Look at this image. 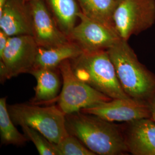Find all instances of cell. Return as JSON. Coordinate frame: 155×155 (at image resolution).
I'll return each instance as SVG.
<instances>
[{
  "label": "cell",
  "mask_w": 155,
  "mask_h": 155,
  "mask_svg": "<svg viewBox=\"0 0 155 155\" xmlns=\"http://www.w3.org/2000/svg\"><path fill=\"white\" fill-rule=\"evenodd\" d=\"M68 133L77 137L96 155H124L128 152L123 128L92 114L80 111L66 114Z\"/></svg>",
  "instance_id": "obj_1"
},
{
  "label": "cell",
  "mask_w": 155,
  "mask_h": 155,
  "mask_svg": "<svg viewBox=\"0 0 155 155\" xmlns=\"http://www.w3.org/2000/svg\"><path fill=\"white\" fill-rule=\"evenodd\" d=\"M122 89L134 99L146 101L155 93V75L139 61L127 40L107 50Z\"/></svg>",
  "instance_id": "obj_2"
},
{
  "label": "cell",
  "mask_w": 155,
  "mask_h": 155,
  "mask_svg": "<svg viewBox=\"0 0 155 155\" xmlns=\"http://www.w3.org/2000/svg\"><path fill=\"white\" fill-rule=\"evenodd\" d=\"M70 62L75 75L101 93L111 99L130 98L122 89L107 51L83 52Z\"/></svg>",
  "instance_id": "obj_3"
},
{
  "label": "cell",
  "mask_w": 155,
  "mask_h": 155,
  "mask_svg": "<svg viewBox=\"0 0 155 155\" xmlns=\"http://www.w3.org/2000/svg\"><path fill=\"white\" fill-rule=\"evenodd\" d=\"M12 120L17 125L33 127L54 144L59 143L69 134L66 114L58 106L40 107L35 104L8 105Z\"/></svg>",
  "instance_id": "obj_4"
},
{
  "label": "cell",
  "mask_w": 155,
  "mask_h": 155,
  "mask_svg": "<svg viewBox=\"0 0 155 155\" xmlns=\"http://www.w3.org/2000/svg\"><path fill=\"white\" fill-rule=\"evenodd\" d=\"M58 67L63 79V87L56 101L58 106L66 114L112 100L79 79L72 71L70 59L63 61Z\"/></svg>",
  "instance_id": "obj_5"
},
{
  "label": "cell",
  "mask_w": 155,
  "mask_h": 155,
  "mask_svg": "<svg viewBox=\"0 0 155 155\" xmlns=\"http://www.w3.org/2000/svg\"><path fill=\"white\" fill-rule=\"evenodd\" d=\"M117 32L128 41L155 23V0H118L113 15Z\"/></svg>",
  "instance_id": "obj_6"
},
{
  "label": "cell",
  "mask_w": 155,
  "mask_h": 155,
  "mask_svg": "<svg viewBox=\"0 0 155 155\" xmlns=\"http://www.w3.org/2000/svg\"><path fill=\"white\" fill-rule=\"evenodd\" d=\"M38 48L32 35L10 36L0 56L1 83L21 74H30L35 67Z\"/></svg>",
  "instance_id": "obj_7"
},
{
  "label": "cell",
  "mask_w": 155,
  "mask_h": 155,
  "mask_svg": "<svg viewBox=\"0 0 155 155\" xmlns=\"http://www.w3.org/2000/svg\"><path fill=\"white\" fill-rule=\"evenodd\" d=\"M78 17L79 22L68 38L83 52L107 51L122 39L116 28L90 18L82 12Z\"/></svg>",
  "instance_id": "obj_8"
},
{
  "label": "cell",
  "mask_w": 155,
  "mask_h": 155,
  "mask_svg": "<svg viewBox=\"0 0 155 155\" xmlns=\"http://www.w3.org/2000/svg\"><path fill=\"white\" fill-rule=\"evenodd\" d=\"M28 1L32 17V36L39 47L48 48L70 41L43 0Z\"/></svg>",
  "instance_id": "obj_9"
},
{
  "label": "cell",
  "mask_w": 155,
  "mask_h": 155,
  "mask_svg": "<svg viewBox=\"0 0 155 155\" xmlns=\"http://www.w3.org/2000/svg\"><path fill=\"white\" fill-rule=\"evenodd\" d=\"M110 122H129L150 118L147 102L132 98H115L82 110Z\"/></svg>",
  "instance_id": "obj_10"
},
{
  "label": "cell",
  "mask_w": 155,
  "mask_h": 155,
  "mask_svg": "<svg viewBox=\"0 0 155 155\" xmlns=\"http://www.w3.org/2000/svg\"><path fill=\"white\" fill-rule=\"evenodd\" d=\"M0 28L9 36H32V17L27 0L7 1L0 12Z\"/></svg>",
  "instance_id": "obj_11"
},
{
  "label": "cell",
  "mask_w": 155,
  "mask_h": 155,
  "mask_svg": "<svg viewBox=\"0 0 155 155\" xmlns=\"http://www.w3.org/2000/svg\"><path fill=\"white\" fill-rule=\"evenodd\" d=\"M123 132L128 152L155 155V121L150 118L127 122Z\"/></svg>",
  "instance_id": "obj_12"
},
{
  "label": "cell",
  "mask_w": 155,
  "mask_h": 155,
  "mask_svg": "<svg viewBox=\"0 0 155 155\" xmlns=\"http://www.w3.org/2000/svg\"><path fill=\"white\" fill-rule=\"evenodd\" d=\"M30 74L37 81L33 104L57 100L61 86L59 67L34 68Z\"/></svg>",
  "instance_id": "obj_13"
},
{
  "label": "cell",
  "mask_w": 155,
  "mask_h": 155,
  "mask_svg": "<svg viewBox=\"0 0 155 155\" xmlns=\"http://www.w3.org/2000/svg\"><path fill=\"white\" fill-rule=\"evenodd\" d=\"M61 31L68 37L81 12L77 0H43Z\"/></svg>",
  "instance_id": "obj_14"
},
{
  "label": "cell",
  "mask_w": 155,
  "mask_h": 155,
  "mask_svg": "<svg viewBox=\"0 0 155 155\" xmlns=\"http://www.w3.org/2000/svg\"><path fill=\"white\" fill-rule=\"evenodd\" d=\"M82 53L81 48L71 41L48 48L39 47L34 68H58L63 61L75 58Z\"/></svg>",
  "instance_id": "obj_15"
},
{
  "label": "cell",
  "mask_w": 155,
  "mask_h": 155,
  "mask_svg": "<svg viewBox=\"0 0 155 155\" xmlns=\"http://www.w3.org/2000/svg\"><path fill=\"white\" fill-rule=\"evenodd\" d=\"M77 1L81 11L85 16L115 28L113 15L117 5V0H77Z\"/></svg>",
  "instance_id": "obj_16"
},
{
  "label": "cell",
  "mask_w": 155,
  "mask_h": 155,
  "mask_svg": "<svg viewBox=\"0 0 155 155\" xmlns=\"http://www.w3.org/2000/svg\"><path fill=\"white\" fill-rule=\"evenodd\" d=\"M6 97L0 99V136L1 143L21 146L25 144L27 137L15 127L8 109Z\"/></svg>",
  "instance_id": "obj_17"
},
{
  "label": "cell",
  "mask_w": 155,
  "mask_h": 155,
  "mask_svg": "<svg viewBox=\"0 0 155 155\" xmlns=\"http://www.w3.org/2000/svg\"><path fill=\"white\" fill-rule=\"evenodd\" d=\"M21 127L25 136L35 145L40 155H59L56 144L51 143L39 131L27 125Z\"/></svg>",
  "instance_id": "obj_18"
},
{
  "label": "cell",
  "mask_w": 155,
  "mask_h": 155,
  "mask_svg": "<svg viewBox=\"0 0 155 155\" xmlns=\"http://www.w3.org/2000/svg\"><path fill=\"white\" fill-rule=\"evenodd\" d=\"M59 155H95L91 150L72 134H68L56 144Z\"/></svg>",
  "instance_id": "obj_19"
},
{
  "label": "cell",
  "mask_w": 155,
  "mask_h": 155,
  "mask_svg": "<svg viewBox=\"0 0 155 155\" xmlns=\"http://www.w3.org/2000/svg\"><path fill=\"white\" fill-rule=\"evenodd\" d=\"M9 37L3 31L0 30V56L2 55L5 49Z\"/></svg>",
  "instance_id": "obj_20"
},
{
  "label": "cell",
  "mask_w": 155,
  "mask_h": 155,
  "mask_svg": "<svg viewBox=\"0 0 155 155\" xmlns=\"http://www.w3.org/2000/svg\"><path fill=\"white\" fill-rule=\"evenodd\" d=\"M147 104L150 109V118L155 121V93L147 101Z\"/></svg>",
  "instance_id": "obj_21"
},
{
  "label": "cell",
  "mask_w": 155,
  "mask_h": 155,
  "mask_svg": "<svg viewBox=\"0 0 155 155\" xmlns=\"http://www.w3.org/2000/svg\"><path fill=\"white\" fill-rule=\"evenodd\" d=\"M8 0H0V12H2Z\"/></svg>",
  "instance_id": "obj_22"
},
{
  "label": "cell",
  "mask_w": 155,
  "mask_h": 155,
  "mask_svg": "<svg viewBox=\"0 0 155 155\" xmlns=\"http://www.w3.org/2000/svg\"><path fill=\"white\" fill-rule=\"evenodd\" d=\"M27 1H28V0H27Z\"/></svg>",
  "instance_id": "obj_23"
},
{
  "label": "cell",
  "mask_w": 155,
  "mask_h": 155,
  "mask_svg": "<svg viewBox=\"0 0 155 155\" xmlns=\"http://www.w3.org/2000/svg\"><path fill=\"white\" fill-rule=\"evenodd\" d=\"M117 1H118V0H117Z\"/></svg>",
  "instance_id": "obj_24"
}]
</instances>
